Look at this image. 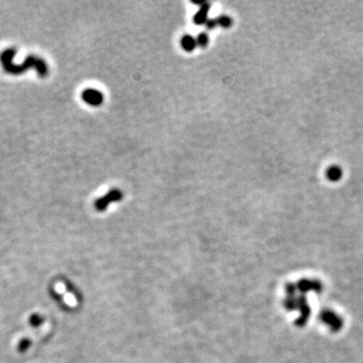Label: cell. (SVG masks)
Masks as SVG:
<instances>
[{"label": "cell", "instance_id": "cell-10", "mask_svg": "<svg viewBox=\"0 0 363 363\" xmlns=\"http://www.w3.org/2000/svg\"><path fill=\"white\" fill-rule=\"evenodd\" d=\"M196 42H197V46L199 47H206L208 45V42H209V36L207 33L205 32H201L197 38H196Z\"/></svg>", "mask_w": 363, "mask_h": 363}, {"label": "cell", "instance_id": "cell-3", "mask_svg": "<svg viewBox=\"0 0 363 363\" xmlns=\"http://www.w3.org/2000/svg\"><path fill=\"white\" fill-rule=\"evenodd\" d=\"M122 197H123V195L119 190L112 189L109 191L106 195H104L103 197H101L95 201V208L98 211H104L108 207L109 204L121 200Z\"/></svg>", "mask_w": 363, "mask_h": 363}, {"label": "cell", "instance_id": "cell-4", "mask_svg": "<svg viewBox=\"0 0 363 363\" xmlns=\"http://www.w3.org/2000/svg\"><path fill=\"white\" fill-rule=\"evenodd\" d=\"M81 97H82V99L85 103H87L88 105L93 106V107L100 106L103 103V100H104L103 94L100 91H98L97 89H94V88L85 89L82 92Z\"/></svg>", "mask_w": 363, "mask_h": 363}, {"label": "cell", "instance_id": "cell-2", "mask_svg": "<svg viewBox=\"0 0 363 363\" xmlns=\"http://www.w3.org/2000/svg\"><path fill=\"white\" fill-rule=\"evenodd\" d=\"M320 320L329 327L332 332H338L343 327V319L331 310H324L320 314Z\"/></svg>", "mask_w": 363, "mask_h": 363}, {"label": "cell", "instance_id": "cell-12", "mask_svg": "<svg viewBox=\"0 0 363 363\" xmlns=\"http://www.w3.org/2000/svg\"><path fill=\"white\" fill-rule=\"evenodd\" d=\"M205 25H206V27H207L208 29H213V28H215V27L217 26L216 18H210V19L208 18V20L206 21Z\"/></svg>", "mask_w": 363, "mask_h": 363}, {"label": "cell", "instance_id": "cell-11", "mask_svg": "<svg viewBox=\"0 0 363 363\" xmlns=\"http://www.w3.org/2000/svg\"><path fill=\"white\" fill-rule=\"evenodd\" d=\"M30 344H31V342H30V340L28 338L21 339L20 342H19V344H18V351L20 353L25 352L30 347Z\"/></svg>", "mask_w": 363, "mask_h": 363}, {"label": "cell", "instance_id": "cell-13", "mask_svg": "<svg viewBox=\"0 0 363 363\" xmlns=\"http://www.w3.org/2000/svg\"><path fill=\"white\" fill-rule=\"evenodd\" d=\"M339 173L340 171L338 169H332L330 170V174H329V178L330 179H334V178H338L339 177Z\"/></svg>", "mask_w": 363, "mask_h": 363}, {"label": "cell", "instance_id": "cell-7", "mask_svg": "<svg viewBox=\"0 0 363 363\" xmlns=\"http://www.w3.org/2000/svg\"><path fill=\"white\" fill-rule=\"evenodd\" d=\"M181 46L186 52H193L197 47V42L194 36L190 34H186L182 38Z\"/></svg>", "mask_w": 363, "mask_h": 363}, {"label": "cell", "instance_id": "cell-8", "mask_svg": "<svg viewBox=\"0 0 363 363\" xmlns=\"http://www.w3.org/2000/svg\"><path fill=\"white\" fill-rule=\"evenodd\" d=\"M216 21H217V25H219L223 28H228L232 24L231 17L228 16V15H225V14H222L220 16L216 17Z\"/></svg>", "mask_w": 363, "mask_h": 363}, {"label": "cell", "instance_id": "cell-9", "mask_svg": "<svg viewBox=\"0 0 363 363\" xmlns=\"http://www.w3.org/2000/svg\"><path fill=\"white\" fill-rule=\"evenodd\" d=\"M44 321H45V319L39 314H32L28 320L29 325L31 327H34V328H36V327H40L44 323Z\"/></svg>", "mask_w": 363, "mask_h": 363}, {"label": "cell", "instance_id": "cell-1", "mask_svg": "<svg viewBox=\"0 0 363 363\" xmlns=\"http://www.w3.org/2000/svg\"><path fill=\"white\" fill-rule=\"evenodd\" d=\"M16 54L14 48H9L4 50L0 54V63L3 70L10 75H21L29 69H35L36 73L41 78H46L49 75V67L46 61L38 56L29 55L21 64H13V58Z\"/></svg>", "mask_w": 363, "mask_h": 363}, {"label": "cell", "instance_id": "cell-6", "mask_svg": "<svg viewBox=\"0 0 363 363\" xmlns=\"http://www.w3.org/2000/svg\"><path fill=\"white\" fill-rule=\"evenodd\" d=\"M210 3L208 2H203L201 5H200V9L196 12V14L194 15V22L197 24V25H202V24H205L206 21L208 20V13H209V10H210Z\"/></svg>", "mask_w": 363, "mask_h": 363}, {"label": "cell", "instance_id": "cell-5", "mask_svg": "<svg viewBox=\"0 0 363 363\" xmlns=\"http://www.w3.org/2000/svg\"><path fill=\"white\" fill-rule=\"evenodd\" d=\"M298 288L303 293L310 292V290L320 293L323 289V284L317 279H302L298 284Z\"/></svg>", "mask_w": 363, "mask_h": 363}]
</instances>
